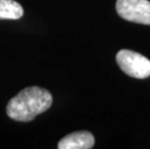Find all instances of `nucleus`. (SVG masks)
I'll use <instances>...</instances> for the list:
<instances>
[{
    "mask_svg": "<svg viewBox=\"0 0 150 149\" xmlns=\"http://www.w3.org/2000/svg\"><path fill=\"white\" fill-rule=\"evenodd\" d=\"M117 14L124 20L150 25V1L148 0H117Z\"/></svg>",
    "mask_w": 150,
    "mask_h": 149,
    "instance_id": "nucleus-3",
    "label": "nucleus"
},
{
    "mask_svg": "<svg viewBox=\"0 0 150 149\" xmlns=\"http://www.w3.org/2000/svg\"><path fill=\"white\" fill-rule=\"evenodd\" d=\"M95 138L90 132L79 131L72 133L58 142L59 149H90L94 146Z\"/></svg>",
    "mask_w": 150,
    "mask_h": 149,
    "instance_id": "nucleus-4",
    "label": "nucleus"
},
{
    "mask_svg": "<svg viewBox=\"0 0 150 149\" xmlns=\"http://www.w3.org/2000/svg\"><path fill=\"white\" fill-rule=\"evenodd\" d=\"M119 68L130 77L145 78L150 76V60L139 52L121 49L116 54Z\"/></svg>",
    "mask_w": 150,
    "mask_h": 149,
    "instance_id": "nucleus-2",
    "label": "nucleus"
},
{
    "mask_svg": "<svg viewBox=\"0 0 150 149\" xmlns=\"http://www.w3.org/2000/svg\"><path fill=\"white\" fill-rule=\"evenodd\" d=\"M23 15V9L15 0H0V20H18Z\"/></svg>",
    "mask_w": 150,
    "mask_h": 149,
    "instance_id": "nucleus-5",
    "label": "nucleus"
},
{
    "mask_svg": "<svg viewBox=\"0 0 150 149\" xmlns=\"http://www.w3.org/2000/svg\"><path fill=\"white\" fill-rule=\"evenodd\" d=\"M52 104L49 91L38 86L27 87L12 98L7 106V114L20 122H29L45 112Z\"/></svg>",
    "mask_w": 150,
    "mask_h": 149,
    "instance_id": "nucleus-1",
    "label": "nucleus"
}]
</instances>
